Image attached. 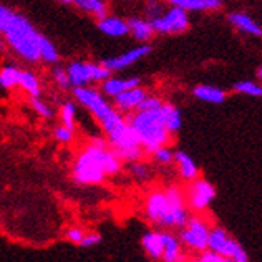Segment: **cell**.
Masks as SVG:
<instances>
[{
    "mask_svg": "<svg viewBox=\"0 0 262 262\" xmlns=\"http://www.w3.org/2000/svg\"><path fill=\"white\" fill-rule=\"evenodd\" d=\"M208 251H213L226 259H248L243 246L233 240L222 227H213L208 235Z\"/></svg>",
    "mask_w": 262,
    "mask_h": 262,
    "instance_id": "obj_7",
    "label": "cell"
},
{
    "mask_svg": "<svg viewBox=\"0 0 262 262\" xmlns=\"http://www.w3.org/2000/svg\"><path fill=\"white\" fill-rule=\"evenodd\" d=\"M184 195H186L187 206L196 213H202L213 203L214 196H216V189L209 181L196 178V179L190 181V184H189L187 190L184 192Z\"/></svg>",
    "mask_w": 262,
    "mask_h": 262,
    "instance_id": "obj_9",
    "label": "cell"
},
{
    "mask_svg": "<svg viewBox=\"0 0 262 262\" xmlns=\"http://www.w3.org/2000/svg\"><path fill=\"white\" fill-rule=\"evenodd\" d=\"M152 51V47L147 45V43H142L139 47H135L131 50H126L125 53L119 55V56H114V58H107L101 61V64L106 68L107 71L111 72H115V71H123L129 66H133L135 62H138L139 59L146 58L149 53Z\"/></svg>",
    "mask_w": 262,
    "mask_h": 262,
    "instance_id": "obj_10",
    "label": "cell"
},
{
    "mask_svg": "<svg viewBox=\"0 0 262 262\" xmlns=\"http://www.w3.org/2000/svg\"><path fill=\"white\" fill-rule=\"evenodd\" d=\"M129 174L139 182H146L150 178V168H149V165L138 160V162L129 163Z\"/></svg>",
    "mask_w": 262,
    "mask_h": 262,
    "instance_id": "obj_30",
    "label": "cell"
},
{
    "mask_svg": "<svg viewBox=\"0 0 262 262\" xmlns=\"http://www.w3.org/2000/svg\"><path fill=\"white\" fill-rule=\"evenodd\" d=\"M171 7L184 11H216L222 7V0H165Z\"/></svg>",
    "mask_w": 262,
    "mask_h": 262,
    "instance_id": "obj_19",
    "label": "cell"
},
{
    "mask_svg": "<svg viewBox=\"0 0 262 262\" xmlns=\"http://www.w3.org/2000/svg\"><path fill=\"white\" fill-rule=\"evenodd\" d=\"M257 78L262 82V68H259V69H257Z\"/></svg>",
    "mask_w": 262,
    "mask_h": 262,
    "instance_id": "obj_41",
    "label": "cell"
},
{
    "mask_svg": "<svg viewBox=\"0 0 262 262\" xmlns=\"http://www.w3.org/2000/svg\"><path fill=\"white\" fill-rule=\"evenodd\" d=\"M66 72H68L71 86L74 88L88 86L90 83H101L112 74L101 62L98 64L91 61H72L66 68Z\"/></svg>",
    "mask_w": 262,
    "mask_h": 262,
    "instance_id": "obj_5",
    "label": "cell"
},
{
    "mask_svg": "<svg viewBox=\"0 0 262 262\" xmlns=\"http://www.w3.org/2000/svg\"><path fill=\"white\" fill-rule=\"evenodd\" d=\"M18 86L26 91L31 98L34 96H40V82H38V77L32 71H21L19 72V80Z\"/></svg>",
    "mask_w": 262,
    "mask_h": 262,
    "instance_id": "obj_24",
    "label": "cell"
},
{
    "mask_svg": "<svg viewBox=\"0 0 262 262\" xmlns=\"http://www.w3.org/2000/svg\"><path fill=\"white\" fill-rule=\"evenodd\" d=\"M53 136H55V139H56L58 142H61V144H69V142H72V139H74V129H71V128H68V126H64V125H59V126L55 128Z\"/></svg>",
    "mask_w": 262,
    "mask_h": 262,
    "instance_id": "obj_34",
    "label": "cell"
},
{
    "mask_svg": "<svg viewBox=\"0 0 262 262\" xmlns=\"http://www.w3.org/2000/svg\"><path fill=\"white\" fill-rule=\"evenodd\" d=\"M163 237V254L162 262H186V254L179 238L171 232H162Z\"/></svg>",
    "mask_w": 262,
    "mask_h": 262,
    "instance_id": "obj_14",
    "label": "cell"
},
{
    "mask_svg": "<svg viewBox=\"0 0 262 262\" xmlns=\"http://www.w3.org/2000/svg\"><path fill=\"white\" fill-rule=\"evenodd\" d=\"M15 16V11L11 8H8L7 5L0 4V34L5 31V28L8 26V23L11 21V18Z\"/></svg>",
    "mask_w": 262,
    "mask_h": 262,
    "instance_id": "obj_35",
    "label": "cell"
},
{
    "mask_svg": "<svg viewBox=\"0 0 262 262\" xmlns=\"http://www.w3.org/2000/svg\"><path fill=\"white\" fill-rule=\"evenodd\" d=\"M233 90L240 95H246V96H253V98H260L262 96V85H259L257 82H251V80H242L233 85Z\"/></svg>",
    "mask_w": 262,
    "mask_h": 262,
    "instance_id": "obj_28",
    "label": "cell"
},
{
    "mask_svg": "<svg viewBox=\"0 0 262 262\" xmlns=\"http://www.w3.org/2000/svg\"><path fill=\"white\" fill-rule=\"evenodd\" d=\"M31 107L34 109V112L38 115V117H42V119H51L53 117V109L50 107V104L47 101H43L40 96H34L31 98Z\"/></svg>",
    "mask_w": 262,
    "mask_h": 262,
    "instance_id": "obj_31",
    "label": "cell"
},
{
    "mask_svg": "<svg viewBox=\"0 0 262 262\" xmlns=\"http://www.w3.org/2000/svg\"><path fill=\"white\" fill-rule=\"evenodd\" d=\"M4 40L15 53L26 62L40 61V32L34 24L19 13H15L8 26L5 28Z\"/></svg>",
    "mask_w": 262,
    "mask_h": 262,
    "instance_id": "obj_4",
    "label": "cell"
},
{
    "mask_svg": "<svg viewBox=\"0 0 262 262\" xmlns=\"http://www.w3.org/2000/svg\"><path fill=\"white\" fill-rule=\"evenodd\" d=\"M126 120L136 135L144 154H152L162 146H168L171 136L165 126L162 106L154 111H136L126 117Z\"/></svg>",
    "mask_w": 262,
    "mask_h": 262,
    "instance_id": "obj_3",
    "label": "cell"
},
{
    "mask_svg": "<svg viewBox=\"0 0 262 262\" xmlns=\"http://www.w3.org/2000/svg\"><path fill=\"white\" fill-rule=\"evenodd\" d=\"M56 2H59L62 5H71V0H56Z\"/></svg>",
    "mask_w": 262,
    "mask_h": 262,
    "instance_id": "obj_40",
    "label": "cell"
},
{
    "mask_svg": "<svg viewBox=\"0 0 262 262\" xmlns=\"http://www.w3.org/2000/svg\"><path fill=\"white\" fill-rule=\"evenodd\" d=\"M74 98L95 117V120L106 135L111 150L123 163H133L142 159L144 150L126 117L111 106L99 90L91 86H77L74 88Z\"/></svg>",
    "mask_w": 262,
    "mask_h": 262,
    "instance_id": "obj_1",
    "label": "cell"
},
{
    "mask_svg": "<svg viewBox=\"0 0 262 262\" xmlns=\"http://www.w3.org/2000/svg\"><path fill=\"white\" fill-rule=\"evenodd\" d=\"M144 11H146L149 21L159 18V16L163 15V11H165L163 2H162V0H147L146 5H144Z\"/></svg>",
    "mask_w": 262,
    "mask_h": 262,
    "instance_id": "obj_32",
    "label": "cell"
},
{
    "mask_svg": "<svg viewBox=\"0 0 262 262\" xmlns=\"http://www.w3.org/2000/svg\"><path fill=\"white\" fill-rule=\"evenodd\" d=\"M150 24L155 34L174 35V34L186 32L190 26V19H189L187 11L178 7H169L168 10L163 11L162 16L150 19Z\"/></svg>",
    "mask_w": 262,
    "mask_h": 262,
    "instance_id": "obj_8",
    "label": "cell"
},
{
    "mask_svg": "<svg viewBox=\"0 0 262 262\" xmlns=\"http://www.w3.org/2000/svg\"><path fill=\"white\" fill-rule=\"evenodd\" d=\"M53 80L55 83L61 88V90H69L71 88V82H69V77H68V72H66L64 68H59V66H55L53 68Z\"/></svg>",
    "mask_w": 262,
    "mask_h": 262,
    "instance_id": "obj_33",
    "label": "cell"
},
{
    "mask_svg": "<svg viewBox=\"0 0 262 262\" xmlns=\"http://www.w3.org/2000/svg\"><path fill=\"white\" fill-rule=\"evenodd\" d=\"M208 222L200 216H190L187 224L179 229V242L182 246H186L187 250L193 253H203L208 250V235H209Z\"/></svg>",
    "mask_w": 262,
    "mask_h": 262,
    "instance_id": "obj_6",
    "label": "cell"
},
{
    "mask_svg": "<svg viewBox=\"0 0 262 262\" xmlns=\"http://www.w3.org/2000/svg\"><path fill=\"white\" fill-rule=\"evenodd\" d=\"M150 155H152L154 162L157 165H160V166H168V165H171L174 162V152L171 150V147H169V146H162L157 150H154Z\"/></svg>",
    "mask_w": 262,
    "mask_h": 262,
    "instance_id": "obj_29",
    "label": "cell"
},
{
    "mask_svg": "<svg viewBox=\"0 0 262 262\" xmlns=\"http://www.w3.org/2000/svg\"><path fill=\"white\" fill-rule=\"evenodd\" d=\"M128 2H136V0H128Z\"/></svg>",
    "mask_w": 262,
    "mask_h": 262,
    "instance_id": "obj_43",
    "label": "cell"
},
{
    "mask_svg": "<svg viewBox=\"0 0 262 262\" xmlns=\"http://www.w3.org/2000/svg\"><path fill=\"white\" fill-rule=\"evenodd\" d=\"M98 29L109 37H125L126 34H129L126 19L111 15L98 19Z\"/></svg>",
    "mask_w": 262,
    "mask_h": 262,
    "instance_id": "obj_17",
    "label": "cell"
},
{
    "mask_svg": "<svg viewBox=\"0 0 262 262\" xmlns=\"http://www.w3.org/2000/svg\"><path fill=\"white\" fill-rule=\"evenodd\" d=\"M4 48H5V40H4L2 37H0V50H4Z\"/></svg>",
    "mask_w": 262,
    "mask_h": 262,
    "instance_id": "obj_42",
    "label": "cell"
},
{
    "mask_svg": "<svg viewBox=\"0 0 262 262\" xmlns=\"http://www.w3.org/2000/svg\"><path fill=\"white\" fill-rule=\"evenodd\" d=\"M123 162L117 157L106 138L95 136L77 154L72 163V181L78 186H98L109 176L122 171Z\"/></svg>",
    "mask_w": 262,
    "mask_h": 262,
    "instance_id": "obj_2",
    "label": "cell"
},
{
    "mask_svg": "<svg viewBox=\"0 0 262 262\" xmlns=\"http://www.w3.org/2000/svg\"><path fill=\"white\" fill-rule=\"evenodd\" d=\"M147 93H146V90L141 88V86H136V88H131V90H126L123 91V93L120 95H117L114 99V107L119 111L120 114H133L138 111L139 107V104L146 99Z\"/></svg>",
    "mask_w": 262,
    "mask_h": 262,
    "instance_id": "obj_12",
    "label": "cell"
},
{
    "mask_svg": "<svg viewBox=\"0 0 262 262\" xmlns=\"http://www.w3.org/2000/svg\"><path fill=\"white\" fill-rule=\"evenodd\" d=\"M168 213V200L165 190H152L144 202V214L155 226H160Z\"/></svg>",
    "mask_w": 262,
    "mask_h": 262,
    "instance_id": "obj_11",
    "label": "cell"
},
{
    "mask_svg": "<svg viewBox=\"0 0 262 262\" xmlns=\"http://www.w3.org/2000/svg\"><path fill=\"white\" fill-rule=\"evenodd\" d=\"M101 242V233L99 232H85V237L80 242L82 248H91V246H96Z\"/></svg>",
    "mask_w": 262,
    "mask_h": 262,
    "instance_id": "obj_37",
    "label": "cell"
},
{
    "mask_svg": "<svg viewBox=\"0 0 262 262\" xmlns=\"http://www.w3.org/2000/svg\"><path fill=\"white\" fill-rule=\"evenodd\" d=\"M226 262H248V259H226Z\"/></svg>",
    "mask_w": 262,
    "mask_h": 262,
    "instance_id": "obj_39",
    "label": "cell"
},
{
    "mask_svg": "<svg viewBox=\"0 0 262 262\" xmlns=\"http://www.w3.org/2000/svg\"><path fill=\"white\" fill-rule=\"evenodd\" d=\"M142 250L152 260H160L163 254V237L160 230H150L141 238Z\"/></svg>",
    "mask_w": 262,
    "mask_h": 262,
    "instance_id": "obj_16",
    "label": "cell"
},
{
    "mask_svg": "<svg viewBox=\"0 0 262 262\" xmlns=\"http://www.w3.org/2000/svg\"><path fill=\"white\" fill-rule=\"evenodd\" d=\"M83 237H85V232L80 227H71V229L66 230V240L71 242V243L80 245Z\"/></svg>",
    "mask_w": 262,
    "mask_h": 262,
    "instance_id": "obj_36",
    "label": "cell"
},
{
    "mask_svg": "<svg viewBox=\"0 0 262 262\" xmlns=\"http://www.w3.org/2000/svg\"><path fill=\"white\" fill-rule=\"evenodd\" d=\"M190 262H226V257H222L213 251H203V253H200L199 257Z\"/></svg>",
    "mask_w": 262,
    "mask_h": 262,
    "instance_id": "obj_38",
    "label": "cell"
},
{
    "mask_svg": "<svg viewBox=\"0 0 262 262\" xmlns=\"http://www.w3.org/2000/svg\"><path fill=\"white\" fill-rule=\"evenodd\" d=\"M162 115H163V122L166 129L169 131V135H176L182 126V115L181 111L173 106L169 102L162 104Z\"/></svg>",
    "mask_w": 262,
    "mask_h": 262,
    "instance_id": "obj_23",
    "label": "cell"
},
{
    "mask_svg": "<svg viewBox=\"0 0 262 262\" xmlns=\"http://www.w3.org/2000/svg\"><path fill=\"white\" fill-rule=\"evenodd\" d=\"M173 163L176 165L179 176L184 181L190 182V181L199 178V166H196V163L193 162V159L189 154L182 152V150L174 152V162Z\"/></svg>",
    "mask_w": 262,
    "mask_h": 262,
    "instance_id": "obj_18",
    "label": "cell"
},
{
    "mask_svg": "<svg viewBox=\"0 0 262 262\" xmlns=\"http://www.w3.org/2000/svg\"><path fill=\"white\" fill-rule=\"evenodd\" d=\"M59 117H61V125L68 126L71 129H75V120H77V106L72 101L62 102L59 109Z\"/></svg>",
    "mask_w": 262,
    "mask_h": 262,
    "instance_id": "obj_27",
    "label": "cell"
},
{
    "mask_svg": "<svg viewBox=\"0 0 262 262\" xmlns=\"http://www.w3.org/2000/svg\"><path fill=\"white\" fill-rule=\"evenodd\" d=\"M229 21L233 26L235 29L248 34V35H253V37H262V28L260 24L256 23L250 15H246L243 11H233L229 15Z\"/></svg>",
    "mask_w": 262,
    "mask_h": 262,
    "instance_id": "obj_15",
    "label": "cell"
},
{
    "mask_svg": "<svg viewBox=\"0 0 262 262\" xmlns=\"http://www.w3.org/2000/svg\"><path fill=\"white\" fill-rule=\"evenodd\" d=\"M192 93L196 99H200L203 102H209V104H222L227 99L226 91L213 85H199L193 88Z\"/></svg>",
    "mask_w": 262,
    "mask_h": 262,
    "instance_id": "obj_22",
    "label": "cell"
},
{
    "mask_svg": "<svg viewBox=\"0 0 262 262\" xmlns=\"http://www.w3.org/2000/svg\"><path fill=\"white\" fill-rule=\"evenodd\" d=\"M19 72L21 69H18L15 64H7L0 69V86L5 90H11L18 86V80H19Z\"/></svg>",
    "mask_w": 262,
    "mask_h": 262,
    "instance_id": "obj_26",
    "label": "cell"
},
{
    "mask_svg": "<svg viewBox=\"0 0 262 262\" xmlns=\"http://www.w3.org/2000/svg\"><path fill=\"white\" fill-rule=\"evenodd\" d=\"M126 23H128L129 34L133 35V38H135V40H138V42L146 43V42L150 40V38L154 37V34H155L150 21L146 19V18L135 16V18H129Z\"/></svg>",
    "mask_w": 262,
    "mask_h": 262,
    "instance_id": "obj_20",
    "label": "cell"
},
{
    "mask_svg": "<svg viewBox=\"0 0 262 262\" xmlns=\"http://www.w3.org/2000/svg\"><path fill=\"white\" fill-rule=\"evenodd\" d=\"M40 61L51 64V66L59 62V51L56 45L43 34L40 35Z\"/></svg>",
    "mask_w": 262,
    "mask_h": 262,
    "instance_id": "obj_25",
    "label": "cell"
},
{
    "mask_svg": "<svg viewBox=\"0 0 262 262\" xmlns=\"http://www.w3.org/2000/svg\"><path fill=\"white\" fill-rule=\"evenodd\" d=\"M141 85V80L138 77H109L104 82H101V93L104 96L115 98L117 95L123 93L126 90L136 88Z\"/></svg>",
    "mask_w": 262,
    "mask_h": 262,
    "instance_id": "obj_13",
    "label": "cell"
},
{
    "mask_svg": "<svg viewBox=\"0 0 262 262\" xmlns=\"http://www.w3.org/2000/svg\"><path fill=\"white\" fill-rule=\"evenodd\" d=\"M71 5L90 16H95L96 19L109 15V5L106 0H71Z\"/></svg>",
    "mask_w": 262,
    "mask_h": 262,
    "instance_id": "obj_21",
    "label": "cell"
}]
</instances>
